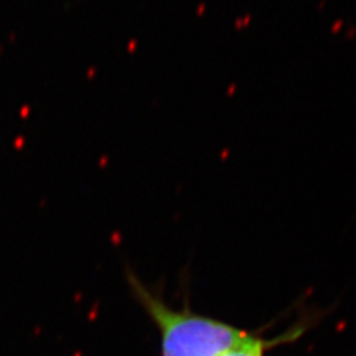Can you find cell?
Returning <instances> with one entry per match:
<instances>
[{
	"label": "cell",
	"instance_id": "1",
	"mask_svg": "<svg viewBox=\"0 0 356 356\" xmlns=\"http://www.w3.org/2000/svg\"><path fill=\"white\" fill-rule=\"evenodd\" d=\"M128 281L135 298L159 329L161 356H222L252 343L259 337L256 332L189 309H173L153 294L135 275H129Z\"/></svg>",
	"mask_w": 356,
	"mask_h": 356
},
{
	"label": "cell",
	"instance_id": "2",
	"mask_svg": "<svg viewBox=\"0 0 356 356\" xmlns=\"http://www.w3.org/2000/svg\"><path fill=\"white\" fill-rule=\"evenodd\" d=\"M305 330V326L297 325L292 329H289L286 332H284L280 337L263 338V337L259 335L252 343L245 344V346L238 347L235 350H231L227 354L222 356H266L268 350H270L276 346L297 341Z\"/></svg>",
	"mask_w": 356,
	"mask_h": 356
}]
</instances>
